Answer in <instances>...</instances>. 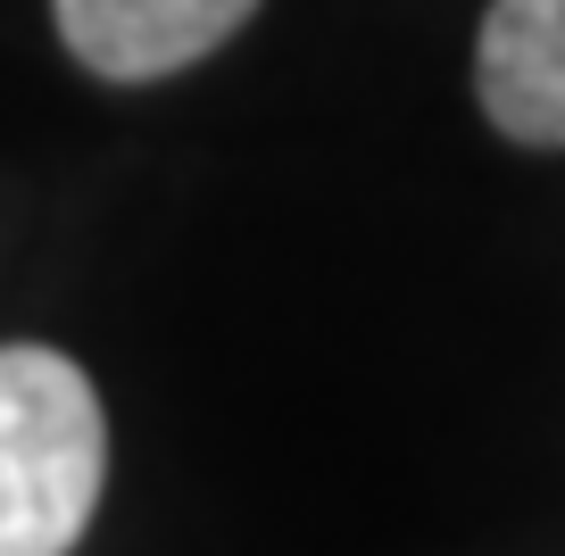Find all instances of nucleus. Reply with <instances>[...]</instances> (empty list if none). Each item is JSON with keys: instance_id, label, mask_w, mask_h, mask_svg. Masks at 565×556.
Wrapping results in <instances>:
<instances>
[{"instance_id": "f03ea898", "label": "nucleus", "mask_w": 565, "mask_h": 556, "mask_svg": "<svg viewBox=\"0 0 565 556\" xmlns=\"http://www.w3.org/2000/svg\"><path fill=\"white\" fill-rule=\"evenodd\" d=\"M67 51L108 84H159L249 25L258 0H51Z\"/></svg>"}, {"instance_id": "7ed1b4c3", "label": "nucleus", "mask_w": 565, "mask_h": 556, "mask_svg": "<svg viewBox=\"0 0 565 556\" xmlns=\"http://www.w3.org/2000/svg\"><path fill=\"white\" fill-rule=\"evenodd\" d=\"M475 92L508 141L565 150V0H491L475 42Z\"/></svg>"}, {"instance_id": "f257e3e1", "label": "nucleus", "mask_w": 565, "mask_h": 556, "mask_svg": "<svg viewBox=\"0 0 565 556\" xmlns=\"http://www.w3.org/2000/svg\"><path fill=\"white\" fill-rule=\"evenodd\" d=\"M108 482V424L84 365L0 349V556H67Z\"/></svg>"}]
</instances>
